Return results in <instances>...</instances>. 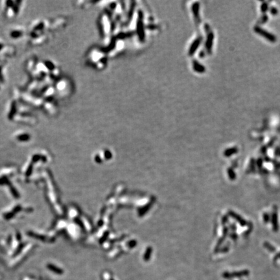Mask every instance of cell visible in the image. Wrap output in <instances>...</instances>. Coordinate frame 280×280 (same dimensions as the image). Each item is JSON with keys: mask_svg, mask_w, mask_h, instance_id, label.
<instances>
[{"mask_svg": "<svg viewBox=\"0 0 280 280\" xmlns=\"http://www.w3.org/2000/svg\"><path fill=\"white\" fill-rule=\"evenodd\" d=\"M255 31L257 33H258L259 35L263 36V37L266 38L267 40H268L271 41H276V37H275L274 35H272L271 33H268L266 31L263 29L256 27L255 28Z\"/></svg>", "mask_w": 280, "mask_h": 280, "instance_id": "1", "label": "cell"}, {"mask_svg": "<svg viewBox=\"0 0 280 280\" xmlns=\"http://www.w3.org/2000/svg\"><path fill=\"white\" fill-rule=\"evenodd\" d=\"M23 32L22 30H18V29H14L11 31L9 33L10 37H11L14 39H17L18 38L22 37V36L23 35Z\"/></svg>", "mask_w": 280, "mask_h": 280, "instance_id": "2", "label": "cell"}, {"mask_svg": "<svg viewBox=\"0 0 280 280\" xmlns=\"http://www.w3.org/2000/svg\"><path fill=\"white\" fill-rule=\"evenodd\" d=\"M10 109H11V110H10V111H9V119H12L13 118H14V114L16 113V110H17V108H16V102H13L12 103L11 107H10Z\"/></svg>", "mask_w": 280, "mask_h": 280, "instance_id": "3", "label": "cell"}, {"mask_svg": "<svg viewBox=\"0 0 280 280\" xmlns=\"http://www.w3.org/2000/svg\"><path fill=\"white\" fill-rule=\"evenodd\" d=\"M31 138V136L28 134H22L17 136V139L20 141H27Z\"/></svg>", "mask_w": 280, "mask_h": 280, "instance_id": "4", "label": "cell"}, {"mask_svg": "<svg viewBox=\"0 0 280 280\" xmlns=\"http://www.w3.org/2000/svg\"><path fill=\"white\" fill-rule=\"evenodd\" d=\"M45 67L48 69L51 70V71H54V69H55L54 65L51 62H49V61L45 62Z\"/></svg>", "mask_w": 280, "mask_h": 280, "instance_id": "5", "label": "cell"}, {"mask_svg": "<svg viewBox=\"0 0 280 280\" xmlns=\"http://www.w3.org/2000/svg\"><path fill=\"white\" fill-rule=\"evenodd\" d=\"M13 215H14V213H7L6 215H5L4 217L5 219H11V218L13 217Z\"/></svg>", "mask_w": 280, "mask_h": 280, "instance_id": "6", "label": "cell"}, {"mask_svg": "<svg viewBox=\"0 0 280 280\" xmlns=\"http://www.w3.org/2000/svg\"><path fill=\"white\" fill-rule=\"evenodd\" d=\"M266 9H267V5L266 4L264 3V4H263V5H262V7H261L262 11H263V12H265Z\"/></svg>", "mask_w": 280, "mask_h": 280, "instance_id": "7", "label": "cell"}, {"mask_svg": "<svg viewBox=\"0 0 280 280\" xmlns=\"http://www.w3.org/2000/svg\"><path fill=\"white\" fill-rule=\"evenodd\" d=\"M32 171V166H30V167H29L28 170H27V174L28 175H29V174H30L31 172H32V171Z\"/></svg>", "mask_w": 280, "mask_h": 280, "instance_id": "8", "label": "cell"}, {"mask_svg": "<svg viewBox=\"0 0 280 280\" xmlns=\"http://www.w3.org/2000/svg\"><path fill=\"white\" fill-rule=\"evenodd\" d=\"M3 48H4L3 43H1V42H0V51H2L3 49Z\"/></svg>", "mask_w": 280, "mask_h": 280, "instance_id": "9", "label": "cell"}]
</instances>
